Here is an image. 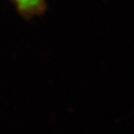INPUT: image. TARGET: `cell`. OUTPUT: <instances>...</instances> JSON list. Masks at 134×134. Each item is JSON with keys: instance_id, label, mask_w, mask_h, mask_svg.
Masks as SVG:
<instances>
[{"instance_id": "obj_1", "label": "cell", "mask_w": 134, "mask_h": 134, "mask_svg": "<svg viewBox=\"0 0 134 134\" xmlns=\"http://www.w3.org/2000/svg\"><path fill=\"white\" fill-rule=\"evenodd\" d=\"M21 10L27 12H34L41 8L43 0H14Z\"/></svg>"}]
</instances>
